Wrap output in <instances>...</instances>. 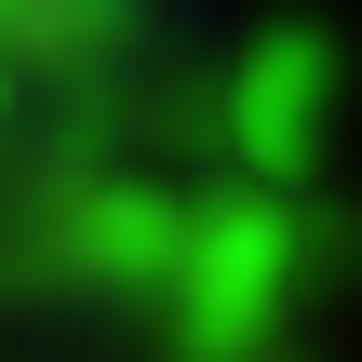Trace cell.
<instances>
[{"instance_id":"1","label":"cell","mask_w":362,"mask_h":362,"mask_svg":"<svg viewBox=\"0 0 362 362\" xmlns=\"http://www.w3.org/2000/svg\"><path fill=\"white\" fill-rule=\"evenodd\" d=\"M27 13H40V0H0V40H13V27H27Z\"/></svg>"}]
</instances>
